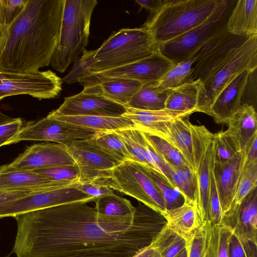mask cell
<instances>
[{
  "instance_id": "obj_47",
  "label": "cell",
  "mask_w": 257,
  "mask_h": 257,
  "mask_svg": "<svg viewBox=\"0 0 257 257\" xmlns=\"http://www.w3.org/2000/svg\"><path fill=\"white\" fill-rule=\"evenodd\" d=\"M21 118H14L10 121L0 124V147L14 136L23 127Z\"/></svg>"
},
{
  "instance_id": "obj_14",
  "label": "cell",
  "mask_w": 257,
  "mask_h": 257,
  "mask_svg": "<svg viewBox=\"0 0 257 257\" xmlns=\"http://www.w3.org/2000/svg\"><path fill=\"white\" fill-rule=\"evenodd\" d=\"M247 37L231 34L225 24L220 26L195 55L190 81H204Z\"/></svg>"
},
{
  "instance_id": "obj_22",
  "label": "cell",
  "mask_w": 257,
  "mask_h": 257,
  "mask_svg": "<svg viewBox=\"0 0 257 257\" xmlns=\"http://www.w3.org/2000/svg\"><path fill=\"white\" fill-rule=\"evenodd\" d=\"M53 181L33 170H17L0 172V189L30 190L62 187L78 183Z\"/></svg>"
},
{
  "instance_id": "obj_30",
  "label": "cell",
  "mask_w": 257,
  "mask_h": 257,
  "mask_svg": "<svg viewBox=\"0 0 257 257\" xmlns=\"http://www.w3.org/2000/svg\"><path fill=\"white\" fill-rule=\"evenodd\" d=\"M156 82L143 84L133 96L127 107L144 110L165 109L166 101L170 89L160 91L156 87Z\"/></svg>"
},
{
  "instance_id": "obj_1",
  "label": "cell",
  "mask_w": 257,
  "mask_h": 257,
  "mask_svg": "<svg viewBox=\"0 0 257 257\" xmlns=\"http://www.w3.org/2000/svg\"><path fill=\"white\" fill-rule=\"evenodd\" d=\"M14 218L17 232L13 252L17 257L134 255L166 225L161 214L144 204L122 216L99 214L87 202H78Z\"/></svg>"
},
{
  "instance_id": "obj_38",
  "label": "cell",
  "mask_w": 257,
  "mask_h": 257,
  "mask_svg": "<svg viewBox=\"0 0 257 257\" xmlns=\"http://www.w3.org/2000/svg\"><path fill=\"white\" fill-rule=\"evenodd\" d=\"M214 164L220 165L241 151L236 139L227 131L215 134Z\"/></svg>"
},
{
  "instance_id": "obj_4",
  "label": "cell",
  "mask_w": 257,
  "mask_h": 257,
  "mask_svg": "<svg viewBox=\"0 0 257 257\" xmlns=\"http://www.w3.org/2000/svg\"><path fill=\"white\" fill-rule=\"evenodd\" d=\"M96 0H65L60 35L51 62L64 72L75 62L89 42L91 18Z\"/></svg>"
},
{
  "instance_id": "obj_2",
  "label": "cell",
  "mask_w": 257,
  "mask_h": 257,
  "mask_svg": "<svg viewBox=\"0 0 257 257\" xmlns=\"http://www.w3.org/2000/svg\"><path fill=\"white\" fill-rule=\"evenodd\" d=\"M65 0H29L0 44V71L34 72L48 66L60 35Z\"/></svg>"
},
{
  "instance_id": "obj_8",
  "label": "cell",
  "mask_w": 257,
  "mask_h": 257,
  "mask_svg": "<svg viewBox=\"0 0 257 257\" xmlns=\"http://www.w3.org/2000/svg\"><path fill=\"white\" fill-rule=\"evenodd\" d=\"M195 181L194 203L201 225L209 221V192L210 170L214 163L215 134L204 125L191 123Z\"/></svg>"
},
{
  "instance_id": "obj_53",
  "label": "cell",
  "mask_w": 257,
  "mask_h": 257,
  "mask_svg": "<svg viewBox=\"0 0 257 257\" xmlns=\"http://www.w3.org/2000/svg\"><path fill=\"white\" fill-rule=\"evenodd\" d=\"M163 1L164 0H135V2L140 6L139 12L142 9H145L149 12V15L157 13L162 7Z\"/></svg>"
},
{
  "instance_id": "obj_54",
  "label": "cell",
  "mask_w": 257,
  "mask_h": 257,
  "mask_svg": "<svg viewBox=\"0 0 257 257\" xmlns=\"http://www.w3.org/2000/svg\"><path fill=\"white\" fill-rule=\"evenodd\" d=\"M131 257H161L160 252L153 242L137 252Z\"/></svg>"
},
{
  "instance_id": "obj_16",
  "label": "cell",
  "mask_w": 257,
  "mask_h": 257,
  "mask_svg": "<svg viewBox=\"0 0 257 257\" xmlns=\"http://www.w3.org/2000/svg\"><path fill=\"white\" fill-rule=\"evenodd\" d=\"M127 107L103 96L80 93L64 98L63 103L50 112V117L101 116L121 117Z\"/></svg>"
},
{
  "instance_id": "obj_20",
  "label": "cell",
  "mask_w": 257,
  "mask_h": 257,
  "mask_svg": "<svg viewBox=\"0 0 257 257\" xmlns=\"http://www.w3.org/2000/svg\"><path fill=\"white\" fill-rule=\"evenodd\" d=\"M244 157L242 150L220 165L214 164V173L222 213L231 208L240 178Z\"/></svg>"
},
{
  "instance_id": "obj_43",
  "label": "cell",
  "mask_w": 257,
  "mask_h": 257,
  "mask_svg": "<svg viewBox=\"0 0 257 257\" xmlns=\"http://www.w3.org/2000/svg\"><path fill=\"white\" fill-rule=\"evenodd\" d=\"M209 220L201 224L188 241V257H204L207 236L211 225Z\"/></svg>"
},
{
  "instance_id": "obj_59",
  "label": "cell",
  "mask_w": 257,
  "mask_h": 257,
  "mask_svg": "<svg viewBox=\"0 0 257 257\" xmlns=\"http://www.w3.org/2000/svg\"><path fill=\"white\" fill-rule=\"evenodd\" d=\"M9 256H10V255H7L6 256H5V257H9Z\"/></svg>"
},
{
  "instance_id": "obj_26",
  "label": "cell",
  "mask_w": 257,
  "mask_h": 257,
  "mask_svg": "<svg viewBox=\"0 0 257 257\" xmlns=\"http://www.w3.org/2000/svg\"><path fill=\"white\" fill-rule=\"evenodd\" d=\"M227 124V131L236 139L242 150L257 133V115L254 107L247 103L241 104Z\"/></svg>"
},
{
  "instance_id": "obj_21",
  "label": "cell",
  "mask_w": 257,
  "mask_h": 257,
  "mask_svg": "<svg viewBox=\"0 0 257 257\" xmlns=\"http://www.w3.org/2000/svg\"><path fill=\"white\" fill-rule=\"evenodd\" d=\"M192 113L168 109L144 110L127 108L122 116L131 119L136 128L150 134L164 138L171 122L178 118H184Z\"/></svg>"
},
{
  "instance_id": "obj_37",
  "label": "cell",
  "mask_w": 257,
  "mask_h": 257,
  "mask_svg": "<svg viewBox=\"0 0 257 257\" xmlns=\"http://www.w3.org/2000/svg\"><path fill=\"white\" fill-rule=\"evenodd\" d=\"M167 165L174 185L180 190L185 200L194 202L196 187L193 173L186 166Z\"/></svg>"
},
{
  "instance_id": "obj_11",
  "label": "cell",
  "mask_w": 257,
  "mask_h": 257,
  "mask_svg": "<svg viewBox=\"0 0 257 257\" xmlns=\"http://www.w3.org/2000/svg\"><path fill=\"white\" fill-rule=\"evenodd\" d=\"M79 183L60 188L36 190L0 204V218L15 217L31 211L70 203L95 201L96 198L77 188Z\"/></svg>"
},
{
  "instance_id": "obj_39",
  "label": "cell",
  "mask_w": 257,
  "mask_h": 257,
  "mask_svg": "<svg viewBox=\"0 0 257 257\" xmlns=\"http://www.w3.org/2000/svg\"><path fill=\"white\" fill-rule=\"evenodd\" d=\"M142 132L147 141L167 164L188 167L181 154L172 144L161 137Z\"/></svg>"
},
{
  "instance_id": "obj_58",
  "label": "cell",
  "mask_w": 257,
  "mask_h": 257,
  "mask_svg": "<svg viewBox=\"0 0 257 257\" xmlns=\"http://www.w3.org/2000/svg\"><path fill=\"white\" fill-rule=\"evenodd\" d=\"M3 37V32H2V27L0 25V44L2 40Z\"/></svg>"
},
{
  "instance_id": "obj_23",
  "label": "cell",
  "mask_w": 257,
  "mask_h": 257,
  "mask_svg": "<svg viewBox=\"0 0 257 257\" xmlns=\"http://www.w3.org/2000/svg\"><path fill=\"white\" fill-rule=\"evenodd\" d=\"M143 84L139 81L115 78L83 86V93L103 96L127 107L133 96Z\"/></svg>"
},
{
  "instance_id": "obj_5",
  "label": "cell",
  "mask_w": 257,
  "mask_h": 257,
  "mask_svg": "<svg viewBox=\"0 0 257 257\" xmlns=\"http://www.w3.org/2000/svg\"><path fill=\"white\" fill-rule=\"evenodd\" d=\"M157 49L153 36L147 29H121L113 32L96 49V63L88 72L102 71L137 61Z\"/></svg>"
},
{
  "instance_id": "obj_41",
  "label": "cell",
  "mask_w": 257,
  "mask_h": 257,
  "mask_svg": "<svg viewBox=\"0 0 257 257\" xmlns=\"http://www.w3.org/2000/svg\"><path fill=\"white\" fill-rule=\"evenodd\" d=\"M96 50H87L84 49L82 55L74 62V64L68 73L62 79L63 82L69 84L77 82L78 79L84 73L90 71L96 60L94 58Z\"/></svg>"
},
{
  "instance_id": "obj_45",
  "label": "cell",
  "mask_w": 257,
  "mask_h": 257,
  "mask_svg": "<svg viewBox=\"0 0 257 257\" xmlns=\"http://www.w3.org/2000/svg\"><path fill=\"white\" fill-rule=\"evenodd\" d=\"M256 254L257 243L232 232L229 240L228 257H256Z\"/></svg>"
},
{
  "instance_id": "obj_49",
  "label": "cell",
  "mask_w": 257,
  "mask_h": 257,
  "mask_svg": "<svg viewBox=\"0 0 257 257\" xmlns=\"http://www.w3.org/2000/svg\"><path fill=\"white\" fill-rule=\"evenodd\" d=\"M219 225L211 223L207 236L204 257H217Z\"/></svg>"
},
{
  "instance_id": "obj_28",
  "label": "cell",
  "mask_w": 257,
  "mask_h": 257,
  "mask_svg": "<svg viewBox=\"0 0 257 257\" xmlns=\"http://www.w3.org/2000/svg\"><path fill=\"white\" fill-rule=\"evenodd\" d=\"M201 82L191 81L170 89L165 103V108L175 111L197 112Z\"/></svg>"
},
{
  "instance_id": "obj_40",
  "label": "cell",
  "mask_w": 257,
  "mask_h": 257,
  "mask_svg": "<svg viewBox=\"0 0 257 257\" xmlns=\"http://www.w3.org/2000/svg\"><path fill=\"white\" fill-rule=\"evenodd\" d=\"M256 186L257 165L243 164L232 206L239 205Z\"/></svg>"
},
{
  "instance_id": "obj_24",
  "label": "cell",
  "mask_w": 257,
  "mask_h": 257,
  "mask_svg": "<svg viewBox=\"0 0 257 257\" xmlns=\"http://www.w3.org/2000/svg\"><path fill=\"white\" fill-rule=\"evenodd\" d=\"M225 28L235 36L248 37L257 34V1H237Z\"/></svg>"
},
{
  "instance_id": "obj_50",
  "label": "cell",
  "mask_w": 257,
  "mask_h": 257,
  "mask_svg": "<svg viewBox=\"0 0 257 257\" xmlns=\"http://www.w3.org/2000/svg\"><path fill=\"white\" fill-rule=\"evenodd\" d=\"M232 233L230 227L220 224L217 257H228L229 240Z\"/></svg>"
},
{
  "instance_id": "obj_29",
  "label": "cell",
  "mask_w": 257,
  "mask_h": 257,
  "mask_svg": "<svg viewBox=\"0 0 257 257\" xmlns=\"http://www.w3.org/2000/svg\"><path fill=\"white\" fill-rule=\"evenodd\" d=\"M50 117L102 132L136 128L135 124L131 119L123 116H66Z\"/></svg>"
},
{
  "instance_id": "obj_25",
  "label": "cell",
  "mask_w": 257,
  "mask_h": 257,
  "mask_svg": "<svg viewBox=\"0 0 257 257\" xmlns=\"http://www.w3.org/2000/svg\"><path fill=\"white\" fill-rule=\"evenodd\" d=\"M162 215L166 220V226L188 241L201 225L193 201L185 200L182 205L166 210Z\"/></svg>"
},
{
  "instance_id": "obj_51",
  "label": "cell",
  "mask_w": 257,
  "mask_h": 257,
  "mask_svg": "<svg viewBox=\"0 0 257 257\" xmlns=\"http://www.w3.org/2000/svg\"><path fill=\"white\" fill-rule=\"evenodd\" d=\"M242 151L244 157V165H257V133L246 144Z\"/></svg>"
},
{
  "instance_id": "obj_6",
  "label": "cell",
  "mask_w": 257,
  "mask_h": 257,
  "mask_svg": "<svg viewBox=\"0 0 257 257\" xmlns=\"http://www.w3.org/2000/svg\"><path fill=\"white\" fill-rule=\"evenodd\" d=\"M257 68V34L249 36L234 52L202 82L197 112L210 115L211 107L220 92L245 70Z\"/></svg>"
},
{
  "instance_id": "obj_56",
  "label": "cell",
  "mask_w": 257,
  "mask_h": 257,
  "mask_svg": "<svg viewBox=\"0 0 257 257\" xmlns=\"http://www.w3.org/2000/svg\"><path fill=\"white\" fill-rule=\"evenodd\" d=\"M133 255L128 254L123 255H101V254H93V255H66L59 257H131Z\"/></svg>"
},
{
  "instance_id": "obj_32",
  "label": "cell",
  "mask_w": 257,
  "mask_h": 257,
  "mask_svg": "<svg viewBox=\"0 0 257 257\" xmlns=\"http://www.w3.org/2000/svg\"><path fill=\"white\" fill-rule=\"evenodd\" d=\"M138 164L158 188L164 201L166 210L174 209L184 204L185 197L177 187L171 185L163 176L153 168Z\"/></svg>"
},
{
  "instance_id": "obj_35",
  "label": "cell",
  "mask_w": 257,
  "mask_h": 257,
  "mask_svg": "<svg viewBox=\"0 0 257 257\" xmlns=\"http://www.w3.org/2000/svg\"><path fill=\"white\" fill-rule=\"evenodd\" d=\"M95 209L99 214L109 216H122L134 213V207L127 199L113 193L98 197L95 200Z\"/></svg>"
},
{
  "instance_id": "obj_36",
  "label": "cell",
  "mask_w": 257,
  "mask_h": 257,
  "mask_svg": "<svg viewBox=\"0 0 257 257\" xmlns=\"http://www.w3.org/2000/svg\"><path fill=\"white\" fill-rule=\"evenodd\" d=\"M195 60V57L175 64L161 80L156 82L157 88L160 91L169 90L190 82Z\"/></svg>"
},
{
  "instance_id": "obj_12",
  "label": "cell",
  "mask_w": 257,
  "mask_h": 257,
  "mask_svg": "<svg viewBox=\"0 0 257 257\" xmlns=\"http://www.w3.org/2000/svg\"><path fill=\"white\" fill-rule=\"evenodd\" d=\"M62 82L50 70L25 73L0 71V100L19 94L29 95L40 100L54 98L60 94Z\"/></svg>"
},
{
  "instance_id": "obj_42",
  "label": "cell",
  "mask_w": 257,
  "mask_h": 257,
  "mask_svg": "<svg viewBox=\"0 0 257 257\" xmlns=\"http://www.w3.org/2000/svg\"><path fill=\"white\" fill-rule=\"evenodd\" d=\"M33 171L53 181L80 182V172L76 164L73 165L43 168Z\"/></svg>"
},
{
  "instance_id": "obj_52",
  "label": "cell",
  "mask_w": 257,
  "mask_h": 257,
  "mask_svg": "<svg viewBox=\"0 0 257 257\" xmlns=\"http://www.w3.org/2000/svg\"><path fill=\"white\" fill-rule=\"evenodd\" d=\"M42 189L30 190H3L0 189V204L22 197L33 191Z\"/></svg>"
},
{
  "instance_id": "obj_19",
  "label": "cell",
  "mask_w": 257,
  "mask_h": 257,
  "mask_svg": "<svg viewBox=\"0 0 257 257\" xmlns=\"http://www.w3.org/2000/svg\"><path fill=\"white\" fill-rule=\"evenodd\" d=\"M253 72L245 70L236 76L218 94L210 109V115L218 123H227L241 105V98Z\"/></svg>"
},
{
  "instance_id": "obj_44",
  "label": "cell",
  "mask_w": 257,
  "mask_h": 257,
  "mask_svg": "<svg viewBox=\"0 0 257 257\" xmlns=\"http://www.w3.org/2000/svg\"><path fill=\"white\" fill-rule=\"evenodd\" d=\"M208 207L209 220L213 224H221L223 214L216 185L214 173V163L210 170Z\"/></svg>"
},
{
  "instance_id": "obj_46",
  "label": "cell",
  "mask_w": 257,
  "mask_h": 257,
  "mask_svg": "<svg viewBox=\"0 0 257 257\" xmlns=\"http://www.w3.org/2000/svg\"><path fill=\"white\" fill-rule=\"evenodd\" d=\"M28 1L5 0V21L4 35L10 25L22 13Z\"/></svg>"
},
{
  "instance_id": "obj_55",
  "label": "cell",
  "mask_w": 257,
  "mask_h": 257,
  "mask_svg": "<svg viewBox=\"0 0 257 257\" xmlns=\"http://www.w3.org/2000/svg\"><path fill=\"white\" fill-rule=\"evenodd\" d=\"M5 0H0V25L4 35L5 21Z\"/></svg>"
},
{
  "instance_id": "obj_48",
  "label": "cell",
  "mask_w": 257,
  "mask_h": 257,
  "mask_svg": "<svg viewBox=\"0 0 257 257\" xmlns=\"http://www.w3.org/2000/svg\"><path fill=\"white\" fill-rule=\"evenodd\" d=\"M76 187L86 194L95 198L113 193L112 189L109 187L93 181L79 182Z\"/></svg>"
},
{
  "instance_id": "obj_57",
  "label": "cell",
  "mask_w": 257,
  "mask_h": 257,
  "mask_svg": "<svg viewBox=\"0 0 257 257\" xmlns=\"http://www.w3.org/2000/svg\"><path fill=\"white\" fill-rule=\"evenodd\" d=\"M188 246L183 249L176 257H188Z\"/></svg>"
},
{
  "instance_id": "obj_18",
  "label": "cell",
  "mask_w": 257,
  "mask_h": 257,
  "mask_svg": "<svg viewBox=\"0 0 257 257\" xmlns=\"http://www.w3.org/2000/svg\"><path fill=\"white\" fill-rule=\"evenodd\" d=\"M236 235L257 243V191H251L223 216L221 223Z\"/></svg>"
},
{
  "instance_id": "obj_9",
  "label": "cell",
  "mask_w": 257,
  "mask_h": 257,
  "mask_svg": "<svg viewBox=\"0 0 257 257\" xmlns=\"http://www.w3.org/2000/svg\"><path fill=\"white\" fill-rule=\"evenodd\" d=\"M175 64L157 49L137 61L99 72H87L78 79L83 86L115 78L138 81L142 84L159 82Z\"/></svg>"
},
{
  "instance_id": "obj_27",
  "label": "cell",
  "mask_w": 257,
  "mask_h": 257,
  "mask_svg": "<svg viewBox=\"0 0 257 257\" xmlns=\"http://www.w3.org/2000/svg\"><path fill=\"white\" fill-rule=\"evenodd\" d=\"M191 125L188 119L178 118L171 122L163 139L179 152L193 174L195 167Z\"/></svg>"
},
{
  "instance_id": "obj_3",
  "label": "cell",
  "mask_w": 257,
  "mask_h": 257,
  "mask_svg": "<svg viewBox=\"0 0 257 257\" xmlns=\"http://www.w3.org/2000/svg\"><path fill=\"white\" fill-rule=\"evenodd\" d=\"M226 0H164L142 25L160 45L205 23Z\"/></svg>"
},
{
  "instance_id": "obj_7",
  "label": "cell",
  "mask_w": 257,
  "mask_h": 257,
  "mask_svg": "<svg viewBox=\"0 0 257 257\" xmlns=\"http://www.w3.org/2000/svg\"><path fill=\"white\" fill-rule=\"evenodd\" d=\"M93 182L132 196L161 215L166 210L156 185L132 160L121 162Z\"/></svg>"
},
{
  "instance_id": "obj_34",
  "label": "cell",
  "mask_w": 257,
  "mask_h": 257,
  "mask_svg": "<svg viewBox=\"0 0 257 257\" xmlns=\"http://www.w3.org/2000/svg\"><path fill=\"white\" fill-rule=\"evenodd\" d=\"M188 241L182 236L168 228L166 225L153 243L156 246L161 257H176L187 247Z\"/></svg>"
},
{
  "instance_id": "obj_17",
  "label": "cell",
  "mask_w": 257,
  "mask_h": 257,
  "mask_svg": "<svg viewBox=\"0 0 257 257\" xmlns=\"http://www.w3.org/2000/svg\"><path fill=\"white\" fill-rule=\"evenodd\" d=\"M65 146L78 167L80 183L96 181L121 163L95 147L87 140Z\"/></svg>"
},
{
  "instance_id": "obj_31",
  "label": "cell",
  "mask_w": 257,
  "mask_h": 257,
  "mask_svg": "<svg viewBox=\"0 0 257 257\" xmlns=\"http://www.w3.org/2000/svg\"><path fill=\"white\" fill-rule=\"evenodd\" d=\"M87 141L95 147L121 162L132 160L131 155L115 131L102 132Z\"/></svg>"
},
{
  "instance_id": "obj_13",
  "label": "cell",
  "mask_w": 257,
  "mask_h": 257,
  "mask_svg": "<svg viewBox=\"0 0 257 257\" xmlns=\"http://www.w3.org/2000/svg\"><path fill=\"white\" fill-rule=\"evenodd\" d=\"M225 3L204 24L157 47L175 64L191 60L220 27V22L229 7Z\"/></svg>"
},
{
  "instance_id": "obj_33",
  "label": "cell",
  "mask_w": 257,
  "mask_h": 257,
  "mask_svg": "<svg viewBox=\"0 0 257 257\" xmlns=\"http://www.w3.org/2000/svg\"><path fill=\"white\" fill-rule=\"evenodd\" d=\"M115 132L123 141L132 157V160L151 168L146 157L147 141L143 132L136 128H125Z\"/></svg>"
},
{
  "instance_id": "obj_15",
  "label": "cell",
  "mask_w": 257,
  "mask_h": 257,
  "mask_svg": "<svg viewBox=\"0 0 257 257\" xmlns=\"http://www.w3.org/2000/svg\"><path fill=\"white\" fill-rule=\"evenodd\" d=\"M75 164L64 145L52 142L38 143L28 147L11 163L0 167V172L35 170Z\"/></svg>"
},
{
  "instance_id": "obj_10",
  "label": "cell",
  "mask_w": 257,
  "mask_h": 257,
  "mask_svg": "<svg viewBox=\"0 0 257 257\" xmlns=\"http://www.w3.org/2000/svg\"><path fill=\"white\" fill-rule=\"evenodd\" d=\"M104 132L85 127L47 116L27 122L4 146L22 141H40L64 146L87 140Z\"/></svg>"
}]
</instances>
